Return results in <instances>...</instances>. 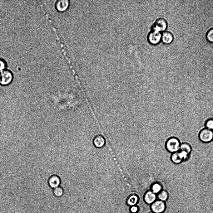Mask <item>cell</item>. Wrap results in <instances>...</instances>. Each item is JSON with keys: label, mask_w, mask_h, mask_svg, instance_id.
<instances>
[{"label": "cell", "mask_w": 213, "mask_h": 213, "mask_svg": "<svg viewBox=\"0 0 213 213\" xmlns=\"http://www.w3.org/2000/svg\"><path fill=\"white\" fill-rule=\"evenodd\" d=\"M148 213H154V212H152V211H151V212H148Z\"/></svg>", "instance_id": "cell-22"}, {"label": "cell", "mask_w": 213, "mask_h": 213, "mask_svg": "<svg viewBox=\"0 0 213 213\" xmlns=\"http://www.w3.org/2000/svg\"><path fill=\"white\" fill-rule=\"evenodd\" d=\"M181 143L179 139L175 137L168 138L165 143V148L169 152L173 153L179 150Z\"/></svg>", "instance_id": "cell-1"}, {"label": "cell", "mask_w": 213, "mask_h": 213, "mask_svg": "<svg viewBox=\"0 0 213 213\" xmlns=\"http://www.w3.org/2000/svg\"><path fill=\"white\" fill-rule=\"evenodd\" d=\"M206 38L210 42H213V28L210 29L207 31Z\"/></svg>", "instance_id": "cell-19"}, {"label": "cell", "mask_w": 213, "mask_h": 213, "mask_svg": "<svg viewBox=\"0 0 213 213\" xmlns=\"http://www.w3.org/2000/svg\"><path fill=\"white\" fill-rule=\"evenodd\" d=\"M47 183L50 188L54 189L60 186L61 178L57 174H53L48 177L47 179Z\"/></svg>", "instance_id": "cell-7"}, {"label": "cell", "mask_w": 213, "mask_h": 213, "mask_svg": "<svg viewBox=\"0 0 213 213\" xmlns=\"http://www.w3.org/2000/svg\"><path fill=\"white\" fill-rule=\"evenodd\" d=\"M167 26V23L166 19L162 17H159L155 20L152 26L151 29L161 32L165 31Z\"/></svg>", "instance_id": "cell-6"}, {"label": "cell", "mask_w": 213, "mask_h": 213, "mask_svg": "<svg viewBox=\"0 0 213 213\" xmlns=\"http://www.w3.org/2000/svg\"><path fill=\"white\" fill-rule=\"evenodd\" d=\"M139 201V197L136 194H132L129 195L127 198L126 203L127 206H131L137 205Z\"/></svg>", "instance_id": "cell-10"}, {"label": "cell", "mask_w": 213, "mask_h": 213, "mask_svg": "<svg viewBox=\"0 0 213 213\" xmlns=\"http://www.w3.org/2000/svg\"><path fill=\"white\" fill-rule=\"evenodd\" d=\"M206 128L209 129L213 130V119H210L207 120L205 123Z\"/></svg>", "instance_id": "cell-18"}, {"label": "cell", "mask_w": 213, "mask_h": 213, "mask_svg": "<svg viewBox=\"0 0 213 213\" xmlns=\"http://www.w3.org/2000/svg\"><path fill=\"white\" fill-rule=\"evenodd\" d=\"M166 205L165 202L157 199L150 205L151 211L154 213H163L166 211Z\"/></svg>", "instance_id": "cell-4"}, {"label": "cell", "mask_w": 213, "mask_h": 213, "mask_svg": "<svg viewBox=\"0 0 213 213\" xmlns=\"http://www.w3.org/2000/svg\"><path fill=\"white\" fill-rule=\"evenodd\" d=\"M173 39V35L170 31H165L162 33L161 41L164 44H169L172 41Z\"/></svg>", "instance_id": "cell-11"}, {"label": "cell", "mask_w": 213, "mask_h": 213, "mask_svg": "<svg viewBox=\"0 0 213 213\" xmlns=\"http://www.w3.org/2000/svg\"><path fill=\"white\" fill-rule=\"evenodd\" d=\"M198 137L199 140L203 143H210L213 140V131L204 128L199 132Z\"/></svg>", "instance_id": "cell-3"}, {"label": "cell", "mask_w": 213, "mask_h": 213, "mask_svg": "<svg viewBox=\"0 0 213 213\" xmlns=\"http://www.w3.org/2000/svg\"><path fill=\"white\" fill-rule=\"evenodd\" d=\"M161 32L151 29L148 33L147 38L151 44L155 45L158 44L161 41Z\"/></svg>", "instance_id": "cell-2"}, {"label": "cell", "mask_w": 213, "mask_h": 213, "mask_svg": "<svg viewBox=\"0 0 213 213\" xmlns=\"http://www.w3.org/2000/svg\"><path fill=\"white\" fill-rule=\"evenodd\" d=\"M169 196L168 192L165 190H162L157 195V199L165 202L168 199Z\"/></svg>", "instance_id": "cell-15"}, {"label": "cell", "mask_w": 213, "mask_h": 213, "mask_svg": "<svg viewBox=\"0 0 213 213\" xmlns=\"http://www.w3.org/2000/svg\"><path fill=\"white\" fill-rule=\"evenodd\" d=\"M179 150L184 151L190 154L192 149L191 145L189 143L184 142L181 143Z\"/></svg>", "instance_id": "cell-16"}, {"label": "cell", "mask_w": 213, "mask_h": 213, "mask_svg": "<svg viewBox=\"0 0 213 213\" xmlns=\"http://www.w3.org/2000/svg\"><path fill=\"white\" fill-rule=\"evenodd\" d=\"M139 210V207L137 205L130 206L129 208V211L130 213H138Z\"/></svg>", "instance_id": "cell-20"}, {"label": "cell", "mask_w": 213, "mask_h": 213, "mask_svg": "<svg viewBox=\"0 0 213 213\" xmlns=\"http://www.w3.org/2000/svg\"><path fill=\"white\" fill-rule=\"evenodd\" d=\"M171 159L173 163L176 164H179L183 162L182 157L179 151L172 153Z\"/></svg>", "instance_id": "cell-13"}, {"label": "cell", "mask_w": 213, "mask_h": 213, "mask_svg": "<svg viewBox=\"0 0 213 213\" xmlns=\"http://www.w3.org/2000/svg\"><path fill=\"white\" fill-rule=\"evenodd\" d=\"M92 143L93 145L96 148H101L105 146L106 140L103 136L99 134H97L94 137Z\"/></svg>", "instance_id": "cell-9"}, {"label": "cell", "mask_w": 213, "mask_h": 213, "mask_svg": "<svg viewBox=\"0 0 213 213\" xmlns=\"http://www.w3.org/2000/svg\"><path fill=\"white\" fill-rule=\"evenodd\" d=\"M54 195L56 197H60L64 194V190L63 188L60 186L53 189Z\"/></svg>", "instance_id": "cell-17"}, {"label": "cell", "mask_w": 213, "mask_h": 213, "mask_svg": "<svg viewBox=\"0 0 213 213\" xmlns=\"http://www.w3.org/2000/svg\"><path fill=\"white\" fill-rule=\"evenodd\" d=\"M69 4V1L68 0H58L55 3V7L58 10L63 11L67 8Z\"/></svg>", "instance_id": "cell-12"}, {"label": "cell", "mask_w": 213, "mask_h": 213, "mask_svg": "<svg viewBox=\"0 0 213 213\" xmlns=\"http://www.w3.org/2000/svg\"><path fill=\"white\" fill-rule=\"evenodd\" d=\"M6 66L5 61L3 60L0 59V71L5 70Z\"/></svg>", "instance_id": "cell-21"}, {"label": "cell", "mask_w": 213, "mask_h": 213, "mask_svg": "<svg viewBox=\"0 0 213 213\" xmlns=\"http://www.w3.org/2000/svg\"><path fill=\"white\" fill-rule=\"evenodd\" d=\"M162 184L158 182L153 183L151 186L150 190L154 193L157 195L163 189Z\"/></svg>", "instance_id": "cell-14"}, {"label": "cell", "mask_w": 213, "mask_h": 213, "mask_svg": "<svg viewBox=\"0 0 213 213\" xmlns=\"http://www.w3.org/2000/svg\"><path fill=\"white\" fill-rule=\"evenodd\" d=\"M13 75L9 70L5 69L0 71V84L6 85L10 84L12 80Z\"/></svg>", "instance_id": "cell-5"}, {"label": "cell", "mask_w": 213, "mask_h": 213, "mask_svg": "<svg viewBox=\"0 0 213 213\" xmlns=\"http://www.w3.org/2000/svg\"><path fill=\"white\" fill-rule=\"evenodd\" d=\"M143 199L145 203L150 205L157 199V195L150 190L147 191L144 193Z\"/></svg>", "instance_id": "cell-8"}]
</instances>
